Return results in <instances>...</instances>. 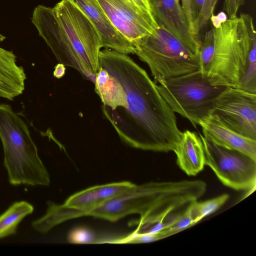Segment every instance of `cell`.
Masks as SVG:
<instances>
[{
    "mask_svg": "<svg viewBox=\"0 0 256 256\" xmlns=\"http://www.w3.org/2000/svg\"><path fill=\"white\" fill-rule=\"evenodd\" d=\"M94 90L104 115L120 138L134 148L174 151L182 136L174 112L156 82L127 54L100 50Z\"/></svg>",
    "mask_w": 256,
    "mask_h": 256,
    "instance_id": "6da1fadb",
    "label": "cell"
},
{
    "mask_svg": "<svg viewBox=\"0 0 256 256\" xmlns=\"http://www.w3.org/2000/svg\"><path fill=\"white\" fill-rule=\"evenodd\" d=\"M188 194L182 181L150 182L136 185L90 210L74 212L64 208V220L91 216L115 222L132 214L140 216L137 229L144 230L166 220L172 212L184 208Z\"/></svg>",
    "mask_w": 256,
    "mask_h": 256,
    "instance_id": "7a4b0ae2",
    "label": "cell"
},
{
    "mask_svg": "<svg viewBox=\"0 0 256 256\" xmlns=\"http://www.w3.org/2000/svg\"><path fill=\"white\" fill-rule=\"evenodd\" d=\"M244 13L206 32L200 42L199 70L214 86L238 88L244 69Z\"/></svg>",
    "mask_w": 256,
    "mask_h": 256,
    "instance_id": "3957f363",
    "label": "cell"
},
{
    "mask_svg": "<svg viewBox=\"0 0 256 256\" xmlns=\"http://www.w3.org/2000/svg\"><path fill=\"white\" fill-rule=\"evenodd\" d=\"M0 138L8 180L14 186H48L50 176L24 121L6 104H0Z\"/></svg>",
    "mask_w": 256,
    "mask_h": 256,
    "instance_id": "277c9868",
    "label": "cell"
},
{
    "mask_svg": "<svg viewBox=\"0 0 256 256\" xmlns=\"http://www.w3.org/2000/svg\"><path fill=\"white\" fill-rule=\"evenodd\" d=\"M133 45L134 54L147 64L156 82L199 70V52L162 26L152 34L138 40Z\"/></svg>",
    "mask_w": 256,
    "mask_h": 256,
    "instance_id": "5b68a950",
    "label": "cell"
},
{
    "mask_svg": "<svg viewBox=\"0 0 256 256\" xmlns=\"http://www.w3.org/2000/svg\"><path fill=\"white\" fill-rule=\"evenodd\" d=\"M156 82L158 90L172 110L198 124L211 114L215 100L227 87L214 86L199 70Z\"/></svg>",
    "mask_w": 256,
    "mask_h": 256,
    "instance_id": "8992f818",
    "label": "cell"
},
{
    "mask_svg": "<svg viewBox=\"0 0 256 256\" xmlns=\"http://www.w3.org/2000/svg\"><path fill=\"white\" fill-rule=\"evenodd\" d=\"M54 8L81 62L84 78L94 84L102 48L99 32L72 0H62Z\"/></svg>",
    "mask_w": 256,
    "mask_h": 256,
    "instance_id": "52a82bcc",
    "label": "cell"
},
{
    "mask_svg": "<svg viewBox=\"0 0 256 256\" xmlns=\"http://www.w3.org/2000/svg\"><path fill=\"white\" fill-rule=\"evenodd\" d=\"M202 140L205 156V165L210 166L224 186L235 190L255 188L256 160L235 150L222 147Z\"/></svg>",
    "mask_w": 256,
    "mask_h": 256,
    "instance_id": "ba28073f",
    "label": "cell"
},
{
    "mask_svg": "<svg viewBox=\"0 0 256 256\" xmlns=\"http://www.w3.org/2000/svg\"><path fill=\"white\" fill-rule=\"evenodd\" d=\"M211 114L236 133L256 140V93L227 88L215 100Z\"/></svg>",
    "mask_w": 256,
    "mask_h": 256,
    "instance_id": "9c48e42d",
    "label": "cell"
},
{
    "mask_svg": "<svg viewBox=\"0 0 256 256\" xmlns=\"http://www.w3.org/2000/svg\"><path fill=\"white\" fill-rule=\"evenodd\" d=\"M113 26L132 44L158 27L152 12L127 0H96Z\"/></svg>",
    "mask_w": 256,
    "mask_h": 256,
    "instance_id": "30bf717a",
    "label": "cell"
},
{
    "mask_svg": "<svg viewBox=\"0 0 256 256\" xmlns=\"http://www.w3.org/2000/svg\"><path fill=\"white\" fill-rule=\"evenodd\" d=\"M32 22L58 63L76 69L84 77L81 62L54 8L38 6L32 12Z\"/></svg>",
    "mask_w": 256,
    "mask_h": 256,
    "instance_id": "8fae6325",
    "label": "cell"
},
{
    "mask_svg": "<svg viewBox=\"0 0 256 256\" xmlns=\"http://www.w3.org/2000/svg\"><path fill=\"white\" fill-rule=\"evenodd\" d=\"M158 24L193 50L199 52L200 42L192 32L180 2L176 0H150Z\"/></svg>",
    "mask_w": 256,
    "mask_h": 256,
    "instance_id": "7c38bea8",
    "label": "cell"
},
{
    "mask_svg": "<svg viewBox=\"0 0 256 256\" xmlns=\"http://www.w3.org/2000/svg\"><path fill=\"white\" fill-rule=\"evenodd\" d=\"M88 17L100 34L102 48L126 54H134L133 44L112 24L96 0H72Z\"/></svg>",
    "mask_w": 256,
    "mask_h": 256,
    "instance_id": "4fadbf2b",
    "label": "cell"
},
{
    "mask_svg": "<svg viewBox=\"0 0 256 256\" xmlns=\"http://www.w3.org/2000/svg\"><path fill=\"white\" fill-rule=\"evenodd\" d=\"M199 125L206 140L222 147L240 151L256 160V140L233 131L214 115L201 121Z\"/></svg>",
    "mask_w": 256,
    "mask_h": 256,
    "instance_id": "5bb4252c",
    "label": "cell"
},
{
    "mask_svg": "<svg viewBox=\"0 0 256 256\" xmlns=\"http://www.w3.org/2000/svg\"><path fill=\"white\" fill-rule=\"evenodd\" d=\"M26 78L24 68L17 64L13 52L0 46V98L12 100L22 94Z\"/></svg>",
    "mask_w": 256,
    "mask_h": 256,
    "instance_id": "9a60e30c",
    "label": "cell"
},
{
    "mask_svg": "<svg viewBox=\"0 0 256 256\" xmlns=\"http://www.w3.org/2000/svg\"><path fill=\"white\" fill-rule=\"evenodd\" d=\"M174 152L178 165L186 174L194 176L203 170L205 156L200 135L190 130L182 132V138Z\"/></svg>",
    "mask_w": 256,
    "mask_h": 256,
    "instance_id": "2e32d148",
    "label": "cell"
},
{
    "mask_svg": "<svg viewBox=\"0 0 256 256\" xmlns=\"http://www.w3.org/2000/svg\"><path fill=\"white\" fill-rule=\"evenodd\" d=\"M242 35L244 69L238 88L256 94V34L252 18L244 14Z\"/></svg>",
    "mask_w": 256,
    "mask_h": 256,
    "instance_id": "e0dca14e",
    "label": "cell"
},
{
    "mask_svg": "<svg viewBox=\"0 0 256 256\" xmlns=\"http://www.w3.org/2000/svg\"><path fill=\"white\" fill-rule=\"evenodd\" d=\"M34 210L33 206L26 201L12 204L0 215V238L15 234L19 224Z\"/></svg>",
    "mask_w": 256,
    "mask_h": 256,
    "instance_id": "ac0fdd59",
    "label": "cell"
},
{
    "mask_svg": "<svg viewBox=\"0 0 256 256\" xmlns=\"http://www.w3.org/2000/svg\"><path fill=\"white\" fill-rule=\"evenodd\" d=\"M102 202L98 186H95L73 194L62 205L70 211L83 212L94 208Z\"/></svg>",
    "mask_w": 256,
    "mask_h": 256,
    "instance_id": "d6986e66",
    "label": "cell"
},
{
    "mask_svg": "<svg viewBox=\"0 0 256 256\" xmlns=\"http://www.w3.org/2000/svg\"><path fill=\"white\" fill-rule=\"evenodd\" d=\"M227 194L202 202L197 200L190 203L188 206L194 225L204 217L214 212L223 206L228 200Z\"/></svg>",
    "mask_w": 256,
    "mask_h": 256,
    "instance_id": "ffe728a7",
    "label": "cell"
},
{
    "mask_svg": "<svg viewBox=\"0 0 256 256\" xmlns=\"http://www.w3.org/2000/svg\"><path fill=\"white\" fill-rule=\"evenodd\" d=\"M136 184L129 181H122L97 185L102 202L113 198L134 186Z\"/></svg>",
    "mask_w": 256,
    "mask_h": 256,
    "instance_id": "44dd1931",
    "label": "cell"
},
{
    "mask_svg": "<svg viewBox=\"0 0 256 256\" xmlns=\"http://www.w3.org/2000/svg\"><path fill=\"white\" fill-rule=\"evenodd\" d=\"M68 242L74 244H93L99 243L96 233L90 228L78 226L73 228L68 233Z\"/></svg>",
    "mask_w": 256,
    "mask_h": 256,
    "instance_id": "7402d4cb",
    "label": "cell"
},
{
    "mask_svg": "<svg viewBox=\"0 0 256 256\" xmlns=\"http://www.w3.org/2000/svg\"><path fill=\"white\" fill-rule=\"evenodd\" d=\"M218 1V0H204L201 10L194 23L193 32L198 38L200 30L214 14Z\"/></svg>",
    "mask_w": 256,
    "mask_h": 256,
    "instance_id": "603a6c76",
    "label": "cell"
},
{
    "mask_svg": "<svg viewBox=\"0 0 256 256\" xmlns=\"http://www.w3.org/2000/svg\"><path fill=\"white\" fill-rule=\"evenodd\" d=\"M244 0H224L223 10L228 18L237 16L240 8L244 4Z\"/></svg>",
    "mask_w": 256,
    "mask_h": 256,
    "instance_id": "cb8c5ba5",
    "label": "cell"
},
{
    "mask_svg": "<svg viewBox=\"0 0 256 256\" xmlns=\"http://www.w3.org/2000/svg\"><path fill=\"white\" fill-rule=\"evenodd\" d=\"M180 2L186 17L190 22V27L193 32V26L194 22V14L192 4V0H176ZM194 33V32H193Z\"/></svg>",
    "mask_w": 256,
    "mask_h": 256,
    "instance_id": "d4e9b609",
    "label": "cell"
},
{
    "mask_svg": "<svg viewBox=\"0 0 256 256\" xmlns=\"http://www.w3.org/2000/svg\"><path fill=\"white\" fill-rule=\"evenodd\" d=\"M132 4L140 8L151 11L150 4L148 0H127Z\"/></svg>",
    "mask_w": 256,
    "mask_h": 256,
    "instance_id": "484cf974",
    "label": "cell"
},
{
    "mask_svg": "<svg viewBox=\"0 0 256 256\" xmlns=\"http://www.w3.org/2000/svg\"><path fill=\"white\" fill-rule=\"evenodd\" d=\"M66 72V66L62 64L58 63L54 67L53 72L54 76L58 79L62 78Z\"/></svg>",
    "mask_w": 256,
    "mask_h": 256,
    "instance_id": "4316f807",
    "label": "cell"
},
{
    "mask_svg": "<svg viewBox=\"0 0 256 256\" xmlns=\"http://www.w3.org/2000/svg\"><path fill=\"white\" fill-rule=\"evenodd\" d=\"M210 19V20L214 28H218L223 24L217 15L212 14Z\"/></svg>",
    "mask_w": 256,
    "mask_h": 256,
    "instance_id": "83f0119b",
    "label": "cell"
},
{
    "mask_svg": "<svg viewBox=\"0 0 256 256\" xmlns=\"http://www.w3.org/2000/svg\"><path fill=\"white\" fill-rule=\"evenodd\" d=\"M150 1V0H148Z\"/></svg>",
    "mask_w": 256,
    "mask_h": 256,
    "instance_id": "f1b7e54d",
    "label": "cell"
}]
</instances>
